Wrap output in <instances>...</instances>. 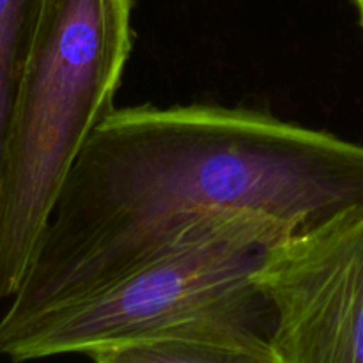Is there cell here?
I'll return each mask as SVG.
<instances>
[{
    "instance_id": "cell-1",
    "label": "cell",
    "mask_w": 363,
    "mask_h": 363,
    "mask_svg": "<svg viewBox=\"0 0 363 363\" xmlns=\"http://www.w3.org/2000/svg\"><path fill=\"white\" fill-rule=\"evenodd\" d=\"M363 209V145L254 108H113L82 149L0 323L94 293L257 213L293 230Z\"/></svg>"
},
{
    "instance_id": "cell-7",
    "label": "cell",
    "mask_w": 363,
    "mask_h": 363,
    "mask_svg": "<svg viewBox=\"0 0 363 363\" xmlns=\"http://www.w3.org/2000/svg\"><path fill=\"white\" fill-rule=\"evenodd\" d=\"M354 6V9H357L358 13V20H360V25H362V30H363V0H351Z\"/></svg>"
},
{
    "instance_id": "cell-5",
    "label": "cell",
    "mask_w": 363,
    "mask_h": 363,
    "mask_svg": "<svg viewBox=\"0 0 363 363\" xmlns=\"http://www.w3.org/2000/svg\"><path fill=\"white\" fill-rule=\"evenodd\" d=\"M94 363H279L268 340L223 335H165L105 347Z\"/></svg>"
},
{
    "instance_id": "cell-2",
    "label": "cell",
    "mask_w": 363,
    "mask_h": 363,
    "mask_svg": "<svg viewBox=\"0 0 363 363\" xmlns=\"http://www.w3.org/2000/svg\"><path fill=\"white\" fill-rule=\"evenodd\" d=\"M135 0H43L0 162V300L13 298L82 149L113 110Z\"/></svg>"
},
{
    "instance_id": "cell-3",
    "label": "cell",
    "mask_w": 363,
    "mask_h": 363,
    "mask_svg": "<svg viewBox=\"0 0 363 363\" xmlns=\"http://www.w3.org/2000/svg\"><path fill=\"white\" fill-rule=\"evenodd\" d=\"M296 233L257 213L227 216L172 254L78 300L0 323V357L23 363L165 335L269 340L257 284L266 248Z\"/></svg>"
},
{
    "instance_id": "cell-6",
    "label": "cell",
    "mask_w": 363,
    "mask_h": 363,
    "mask_svg": "<svg viewBox=\"0 0 363 363\" xmlns=\"http://www.w3.org/2000/svg\"><path fill=\"white\" fill-rule=\"evenodd\" d=\"M41 4L43 0H0V162L14 89Z\"/></svg>"
},
{
    "instance_id": "cell-4",
    "label": "cell",
    "mask_w": 363,
    "mask_h": 363,
    "mask_svg": "<svg viewBox=\"0 0 363 363\" xmlns=\"http://www.w3.org/2000/svg\"><path fill=\"white\" fill-rule=\"evenodd\" d=\"M257 284L279 363H363V209L269 245Z\"/></svg>"
}]
</instances>
